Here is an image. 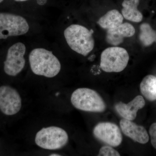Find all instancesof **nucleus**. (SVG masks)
I'll return each instance as SVG.
<instances>
[{
    "mask_svg": "<svg viewBox=\"0 0 156 156\" xmlns=\"http://www.w3.org/2000/svg\"><path fill=\"white\" fill-rule=\"evenodd\" d=\"M30 65L34 74L51 78L56 76L61 70L60 61L53 52L42 48L31 51L29 56Z\"/></svg>",
    "mask_w": 156,
    "mask_h": 156,
    "instance_id": "obj_1",
    "label": "nucleus"
},
{
    "mask_svg": "<svg viewBox=\"0 0 156 156\" xmlns=\"http://www.w3.org/2000/svg\"><path fill=\"white\" fill-rule=\"evenodd\" d=\"M92 30L79 24H72L65 30L64 35L69 48L75 52L87 56L93 50L95 41Z\"/></svg>",
    "mask_w": 156,
    "mask_h": 156,
    "instance_id": "obj_2",
    "label": "nucleus"
},
{
    "mask_svg": "<svg viewBox=\"0 0 156 156\" xmlns=\"http://www.w3.org/2000/svg\"><path fill=\"white\" fill-rule=\"evenodd\" d=\"M71 101L76 108L83 111L102 112L106 105L101 96L95 90L89 88H79L74 91Z\"/></svg>",
    "mask_w": 156,
    "mask_h": 156,
    "instance_id": "obj_3",
    "label": "nucleus"
},
{
    "mask_svg": "<svg viewBox=\"0 0 156 156\" xmlns=\"http://www.w3.org/2000/svg\"><path fill=\"white\" fill-rule=\"evenodd\" d=\"M69 136L64 129L56 126L44 128L37 132L35 142L44 149L55 150L64 147L67 144Z\"/></svg>",
    "mask_w": 156,
    "mask_h": 156,
    "instance_id": "obj_4",
    "label": "nucleus"
},
{
    "mask_svg": "<svg viewBox=\"0 0 156 156\" xmlns=\"http://www.w3.org/2000/svg\"><path fill=\"white\" fill-rule=\"evenodd\" d=\"M129 56L126 49L114 47L105 49L101 55L100 67L107 73H119L128 65Z\"/></svg>",
    "mask_w": 156,
    "mask_h": 156,
    "instance_id": "obj_5",
    "label": "nucleus"
},
{
    "mask_svg": "<svg viewBox=\"0 0 156 156\" xmlns=\"http://www.w3.org/2000/svg\"><path fill=\"white\" fill-rule=\"evenodd\" d=\"M29 29L27 20L22 16L11 13H0V39L25 34Z\"/></svg>",
    "mask_w": 156,
    "mask_h": 156,
    "instance_id": "obj_6",
    "label": "nucleus"
},
{
    "mask_svg": "<svg viewBox=\"0 0 156 156\" xmlns=\"http://www.w3.org/2000/svg\"><path fill=\"white\" fill-rule=\"evenodd\" d=\"M26 51L25 45L21 42L15 43L9 48L4 62V71L6 74L15 76L22 71L25 67Z\"/></svg>",
    "mask_w": 156,
    "mask_h": 156,
    "instance_id": "obj_7",
    "label": "nucleus"
},
{
    "mask_svg": "<svg viewBox=\"0 0 156 156\" xmlns=\"http://www.w3.org/2000/svg\"><path fill=\"white\" fill-rule=\"evenodd\" d=\"M22 107V99L19 92L8 86L0 87V110L7 115L19 112Z\"/></svg>",
    "mask_w": 156,
    "mask_h": 156,
    "instance_id": "obj_8",
    "label": "nucleus"
},
{
    "mask_svg": "<svg viewBox=\"0 0 156 156\" xmlns=\"http://www.w3.org/2000/svg\"><path fill=\"white\" fill-rule=\"evenodd\" d=\"M93 133L97 139L111 147L119 146L122 141L121 130L114 123H99L95 126Z\"/></svg>",
    "mask_w": 156,
    "mask_h": 156,
    "instance_id": "obj_9",
    "label": "nucleus"
},
{
    "mask_svg": "<svg viewBox=\"0 0 156 156\" xmlns=\"http://www.w3.org/2000/svg\"><path fill=\"white\" fill-rule=\"evenodd\" d=\"M120 126L123 133L134 141L141 144L148 142L149 136L143 126H138L132 121L125 119L121 120Z\"/></svg>",
    "mask_w": 156,
    "mask_h": 156,
    "instance_id": "obj_10",
    "label": "nucleus"
},
{
    "mask_svg": "<svg viewBox=\"0 0 156 156\" xmlns=\"http://www.w3.org/2000/svg\"><path fill=\"white\" fill-rule=\"evenodd\" d=\"M145 101L141 95H137L128 104L119 102L115 105V109L123 119L133 121L136 119L137 111L145 106Z\"/></svg>",
    "mask_w": 156,
    "mask_h": 156,
    "instance_id": "obj_11",
    "label": "nucleus"
},
{
    "mask_svg": "<svg viewBox=\"0 0 156 156\" xmlns=\"http://www.w3.org/2000/svg\"><path fill=\"white\" fill-rule=\"evenodd\" d=\"M135 33L133 25L125 23L115 28L107 30L105 39L108 44L117 46L123 43L125 38L133 36Z\"/></svg>",
    "mask_w": 156,
    "mask_h": 156,
    "instance_id": "obj_12",
    "label": "nucleus"
},
{
    "mask_svg": "<svg viewBox=\"0 0 156 156\" xmlns=\"http://www.w3.org/2000/svg\"><path fill=\"white\" fill-rule=\"evenodd\" d=\"M139 0H124L122 6V15L123 17L132 22H141L143 19L142 13L137 9Z\"/></svg>",
    "mask_w": 156,
    "mask_h": 156,
    "instance_id": "obj_13",
    "label": "nucleus"
},
{
    "mask_svg": "<svg viewBox=\"0 0 156 156\" xmlns=\"http://www.w3.org/2000/svg\"><path fill=\"white\" fill-rule=\"evenodd\" d=\"M122 15L118 10H111L100 17L97 23L101 28L105 30L112 29L123 23Z\"/></svg>",
    "mask_w": 156,
    "mask_h": 156,
    "instance_id": "obj_14",
    "label": "nucleus"
},
{
    "mask_svg": "<svg viewBox=\"0 0 156 156\" xmlns=\"http://www.w3.org/2000/svg\"><path fill=\"white\" fill-rule=\"evenodd\" d=\"M140 90L148 100H156V76L149 75L144 78L140 84Z\"/></svg>",
    "mask_w": 156,
    "mask_h": 156,
    "instance_id": "obj_15",
    "label": "nucleus"
},
{
    "mask_svg": "<svg viewBox=\"0 0 156 156\" xmlns=\"http://www.w3.org/2000/svg\"><path fill=\"white\" fill-rule=\"evenodd\" d=\"M140 41L145 47L151 46L156 43V30H154L151 26L147 23H143L140 27Z\"/></svg>",
    "mask_w": 156,
    "mask_h": 156,
    "instance_id": "obj_16",
    "label": "nucleus"
},
{
    "mask_svg": "<svg viewBox=\"0 0 156 156\" xmlns=\"http://www.w3.org/2000/svg\"><path fill=\"white\" fill-rule=\"evenodd\" d=\"M98 156H119V152L110 146H104L100 149Z\"/></svg>",
    "mask_w": 156,
    "mask_h": 156,
    "instance_id": "obj_17",
    "label": "nucleus"
},
{
    "mask_svg": "<svg viewBox=\"0 0 156 156\" xmlns=\"http://www.w3.org/2000/svg\"><path fill=\"white\" fill-rule=\"evenodd\" d=\"M149 133L151 142L153 146L156 149V123H153L151 125L149 129Z\"/></svg>",
    "mask_w": 156,
    "mask_h": 156,
    "instance_id": "obj_18",
    "label": "nucleus"
},
{
    "mask_svg": "<svg viewBox=\"0 0 156 156\" xmlns=\"http://www.w3.org/2000/svg\"><path fill=\"white\" fill-rule=\"evenodd\" d=\"M46 2H47V0H38V2L39 4L41 5L44 4Z\"/></svg>",
    "mask_w": 156,
    "mask_h": 156,
    "instance_id": "obj_19",
    "label": "nucleus"
},
{
    "mask_svg": "<svg viewBox=\"0 0 156 156\" xmlns=\"http://www.w3.org/2000/svg\"><path fill=\"white\" fill-rule=\"evenodd\" d=\"M50 156H61L60 155H59V154H51V155H50Z\"/></svg>",
    "mask_w": 156,
    "mask_h": 156,
    "instance_id": "obj_20",
    "label": "nucleus"
},
{
    "mask_svg": "<svg viewBox=\"0 0 156 156\" xmlns=\"http://www.w3.org/2000/svg\"><path fill=\"white\" fill-rule=\"evenodd\" d=\"M17 2H24V1H28V0H15Z\"/></svg>",
    "mask_w": 156,
    "mask_h": 156,
    "instance_id": "obj_21",
    "label": "nucleus"
},
{
    "mask_svg": "<svg viewBox=\"0 0 156 156\" xmlns=\"http://www.w3.org/2000/svg\"><path fill=\"white\" fill-rule=\"evenodd\" d=\"M3 1H4V0H0V3L2 2Z\"/></svg>",
    "mask_w": 156,
    "mask_h": 156,
    "instance_id": "obj_22",
    "label": "nucleus"
}]
</instances>
